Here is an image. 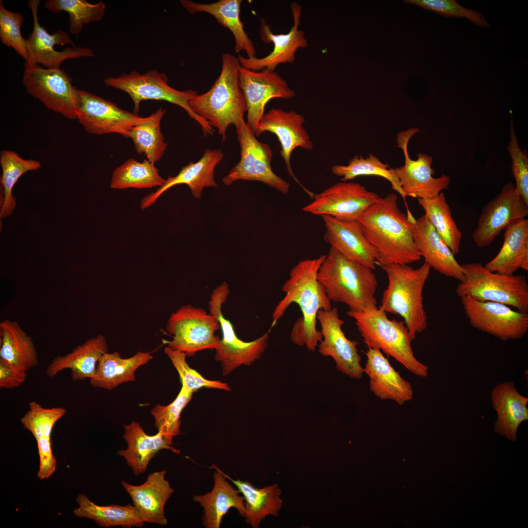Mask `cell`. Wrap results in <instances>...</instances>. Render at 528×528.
Masks as SVG:
<instances>
[{
  "label": "cell",
  "mask_w": 528,
  "mask_h": 528,
  "mask_svg": "<svg viewBox=\"0 0 528 528\" xmlns=\"http://www.w3.org/2000/svg\"><path fill=\"white\" fill-rule=\"evenodd\" d=\"M26 372L13 366L0 358V388L14 389L19 387L26 380Z\"/></svg>",
  "instance_id": "816d5d0a"
},
{
  "label": "cell",
  "mask_w": 528,
  "mask_h": 528,
  "mask_svg": "<svg viewBox=\"0 0 528 528\" xmlns=\"http://www.w3.org/2000/svg\"><path fill=\"white\" fill-rule=\"evenodd\" d=\"M491 399L497 413L495 432L515 441L518 427L528 419V398L518 392L513 381H508L495 386L491 393Z\"/></svg>",
  "instance_id": "f546056e"
},
{
  "label": "cell",
  "mask_w": 528,
  "mask_h": 528,
  "mask_svg": "<svg viewBox=\"0 0 528 528\" xmlns=\"http://www.w3.org/2000/svg\"><path fill=\"white\" fill-rule=\"evenodd\" d=\"M153 359L150 352H138L123 358L117 352H107L100 358L94 376L90 379L93 387L111 390L118 385L136 379L135 372Z\"/></svg>",
  "instance_id": "836d02e7"
},
{
  "label": "cell",
  "mask_w": 528,
  "mask_h": 528,
  "mask_svg": "<svg viewBox=\"0 0 528 528\" xmlns=\"http://www.w3.org/2000/svg\"><path fill=\"white\" fill-rule=\"evenodd\" d=\"M107 352L106 339L98 335L78 345L66 354L55 357L47 367L45 374L51 378L60 372L69 369L73 381L90 379L95 373L100 358Z\"/></svg>",
  "instance_id": "4dcf8cb0"
},
{
  "label": "cell",
  "mask_w": 528,
  "mask_h": 528,
  "mask_svg": "<svg viewBox=\"0 0 528 528\" xmlns=\"http://www.w3.org/2000/svg\"><path fill=\"white\" fill-rule=\"evenodd\" d=\"M331 170L334 175L341 177L342 181H347L363 176L382 177L390 182L393 189L399 194L405 201L406 196L402 190L394 168H390L388 163H383L372 154L366 158L355 155L349 161L347 165H334ZM405 204L408 209L406 201Z\"/></svg>",
  "instance_id": "b9f144b4"
},
{
  "label": "cell",
  "mask_w": 528,
  "mask_h": 528,
  "mask_svg": "<svg viewBox=\"0 0 528 528\" xmlns=\"http://www.w3.org/2000/svg\"><path fill=\"white\" fill-rule=\"evenodd\" d=\"M223 157L221 149L205 150L199 160L196 162H191L183 167L176 176H169L163 185L156 191L144 198L141 201V209L151 206L166 191L180 184L187 185L193 196L199 199L204 188L217 187L214 180L215 170Z\"/></svg>",
  "instance_id": "cb8c5ba5"
},
{
  "label": "cell",
  "mask_w": 528,
  "mask_h": 528,
  "mask_svg": "<svg viewBox=\"0 0 528 528\" xmlns=\"http://www.w3.org/2000/svg\"><path fill=\"white\" fill-rule=\"evenodd\" d=\"M0 358L26 372L38 364L32 338L16 321L5 319L0 323Z\"/></svg>",
  "instance_id": "d590c367"
},
{
  "label": "cell",
  "mask_w": 528,
  "mask_h": 528,
  "mask_svg": "<svg viewBox=\"0 0 528 528\" xmlns=\"http://www.w3.org/2000/svg\"><path fill=\"white\" fill-rule=\"evenodd\" d=\"M379 198L358 183L341 181L314 194L312 201L302 209L314 215L358 220Z\"/></svg>",
  "instance_id": "ac0fdd59"
},
{
  "label": "cell",
  "mask_w": 528,
  "mask_h": 528,
  "mask_svg": "<svg viewBox=\"0 0 528 528\" xmlns=\"http://www.w3.org/2000/svg\"><path fill=\"white\" fill-rule=\"evenodd\" d=\"M414 240L421 257L430 267L447 277L462 281L464 270L427 217L416 219Z\"/></svg>",
  "instance_id": "484cf974"
},
{
  "label": "cell",
  "mask_w": 528,
  "mask_h": 528,
  "mask_svg": "<svg viewBox=\"0 0 528 528\" xmlns=\"http://www.w3.org/2000/svg\"><path fill=\"white\" fill-rule=\"evenodd\" d=\"M404 1L444 16L466 18L482 27H487L490 25L481 13L465 8L453 0H405Z\"/></svg>",
  "instance_id": "c3c4849f"
},
{
  "label": "cell",
  "mask_w": 528,
  "mask_h": 528,
  "mask_svg": "<svg viewBox=\"0 0 528 528\" xmlns=\"http://www.w3.org/2000/svg\"><path fill=\"white\" fill-rule=\"evenodd\" d=\"M317 278L330 302L344 304L349 310L357 312L376 307L378 283L373 270L333 247L326 255Z\"/></svg>",
  "instance_id": "3957f363"
},
{
  "label": "cell",
  "mask_w": 528,
  "mask_h": 528,
  "mask_svg": "<svg viewBox=\"0 0 528 528\" xmlns=\"http://www.w3.org/2000/svg\"><path fill=\"white\" fill-rule=\"evenodd\" d=\"M291 8L294 23L290 31L286 34H274L266 21L261 19V39L265 43H272L274 45L273 50L268 55L261 58L256 57L245 58L239 55L238 59L241 66L253 71L263 69L274 71L280 64L294 62L297 50L308 46L305 33L299 29L301 16V6L296 2H292Z\"/></svg>",
  "instance_id": "7402d4cb"
},
{
  "label": "cell",
  "mask_w": 528,
  "mask_h": 528,
  "mask_svg": "<svg viewBox=\"0 0 528 528\" xmlns=\"http://www.w3.org/2000/svg\"><path fill=\"white\" fill-rule=\"evenodd\" d=\"M317 320L323 337L318 345L320 354L332 358L336 369L343 374L354 379L361 378L364 371L357 348L358 343L345 336L342 328L344 322L339 317L338 308L320 310Z\"/></svg>",
  "instance_id": "d6986e66"
},
{
  "label": "cell",
  "mask_w": 528,
  "mask_h": 528,
  "mask_svg": "<svg viewBox=\"0 0 528 528\" xmlns=\"http://www.w3.org/2000/svg\"><path fill=\"white\" fill-rule=\"evenodd\" d=\"M229 293L228 284L223 282L214 289L208 303L209 312L217 317L221 330L222 338L215 349V360L221 364L224 375L242 365H250L259 359L267 348L269 333L268 331L249 342L238 337L233 325L221 310Z\"/></svg>",
  "instance_id": "9c48e42d"
},
{
  "label": "cell",
  "mask_w": 528,
  "mask_h": 528,
  "mask_svg": "<svg viewBox=\"0 0 528 528\" xmlns=\"http://www.w3.org/2000/svg\"><path fill=\"white\" fill-rule=\"evenodd\" d=\"M66 413L63 407L45 408L33 401L29 403V409L21 418V422L37 440L50 437L54 425Z\"/></svg>",
  "instance_id": "f6af8a7d"
},
{
  "label": "cell",
  "mask_w": 528,
  "mask_h": 528,
  "mask_svg": "<svg viewBox=\"0 0 528 528\" xmlns=\"http://www.w3.org/2000/svg\"><path fill=\"white\" fill-rule=\"evenodd\" d=\"M363 368L369 378L370 390L382 400H392L399 405L411 400L413 391L409 382L403 378L378 349H369Z\"/></svg>",
  "instance_id": "4316f807"
},
{
  "label": "cell",
  "mask_w": 528,
  "mask_h": 528,
  "mask_svg": "<svg viewBox=\"0 0 528 528\" xmlns=\"http://www.w3.org/2000/svg\"><path fill=\"white\" fill-rule=\"evenodd\" d=\"M241 0H219L210 3L197 2L190 0H180L182 6L190 14L205 12L215 17L218 22L233 34L235 45L234 50L239 53L245 51L247 57H255L254 45L245 32L240 20Z\"/></svg>",
  "instance_id": "1f68e13d"
},
{
  "label": "cell",
  "mask_w": 528,
  "mask_h": 528,
  "mask_svg": "<svg viewBox=\"0 0 528 528\" xmlns=\"http://www.w3.org/2000/svg\"><path fill=\"white\" fill-rule=\"evenodd\" d=\"M239 80L247 107L246 123L254 133L269 101L273 98L288 99L295 96V91L274 71H253L241 66Z\"/></svg>",
  "instance_id": "ffe728a7"
},
{
  "label": "cell",
  "mask_w": 528,
  "mask_h": 528,
  "mask_svg": "<svg viewBox=\"0 0 528 528\" xmlns=\"http://www.w3.org/2000/svg\"><path fill=\"white\" fill-rule=\"evenodd\" d=\"M321 217L326 227L324 238L327 242L347 258L375 269L378 252L367 239L358 220Z\"/></svg>",
  "instance_id": "603a6c76"
},
{
  "label": "cell",
  "mask_w": 528,
  "mask_h": 528,
  "mask_svg": "<svg viewBox=\"0 0 528 528\" xmlns=\"http://www.w3.org/2000/svg\"><path fill=\"white\" fill-rule=\"evenodd\" d=\"M242 496L245 506V522L254 528L259 527L266 517L279 516L283 504L280 498L282 490L277 484L259 488L247 481L234 480L222 471Z\"/></svg>",
  "instance_id": "e575fe53"
},
{
  "label": "cell",
  "mask_w": 528,
  "mask_h": 528,
  "mask_svg": "<svg viewBox=\"0 0 528 528\" xmlns=\"http://www.w3.org/2000/svg\"><path fill=\"white\" fill-rule=\"evenodd\" d=\"M165 111V109L160 108L133 126L128 134V138L132 139L137 153L143 154L153 163L161 159L168 146L160 128Z\"/></svg>",
  "instance_id": "f35d334b"
},
{
  "label": "cell",
  "mask_w": 528,
  "mask_h": 528,
  "mask_svg": "<svg viewBox=\"0 0 528 528\" xmlns=\"http://www.w3.org/2000/svg\"><path fill=\"white\" fill-rule=\"evenodd\" d=\"M36 441L40 458L37 475L41 480L47 479L52 475L56 468V461L53 454L50 437H43Z\"/></svg>",
  "instance_id": "f907efd6"
},
{
  "label": "cell",
  "mask_w": 528,
  "mask_h": 528,
  "mask_svg": "<svg viewBox=\"0 0 528 528\" xmlns=\"http://www.w3.org/2000/svg\"><path fill=\"white\" fill-rule=\"evenodd\" d=\"M528 203L511 181L506 183L500 192L483 208L472 237L476 245L488 246L503 230L526 219Z\"/></svg>",
  "instance_id": "5bb4252c"
},
{
  "label": "cell",
  "mask_w": 528,
  "mask_h": 528,
  "mask_svg": "<svg viewBox=\"0 0 528 528\" xmlns=\"http://www.w3.org/2000/svg\"><path fill=\"white\" fill-rule=\"evenodd\" d=\"M23 22L22 14L8 10L0 1V39L1 43L13 48L24 60L27 59L26 39L21 34Z\"/></svg>",
  "instance_id": "7dc6e473"
},
{
  "label": "cell",
  "mask_w": 528,
  "mask_h": 528,
  "mask_svg": "<svg viewBox=\"0 0 528 528\" xmlns=\"http://www.w3.org/2000/svg\"><path fill=\"white\" fill-rule=\"evenodd\" d=\"M40 0H30L28 6L33 19L32 32L26 39L28 54L24 65H42L47 68H60L62 63L68 59L91 57L89 48L76 47L68 34L60 30L50 34L40 25L38 17Z\"/></svg>",
  "instance_id": "4fadbf2b"
},
{
  "label": "cell",
  "mask_w": 528,
  "mask_h": 528,
  "mask_svg": "<svg viewBox=\"0 0 528 528\" xmlns=\"http://www.w3.org/2000/svg\"><path fill=\"white\" fill-rule=\"evenodd\" d=\"M220 74L206 92L197 94L189 102L191 110L217 129L222 141L226 139L228 127H239L244 120L247 107L239 84L241 66L235 56L228 53L222 57Z\"/></svg>",
  "instance_id": "277c9868"
},
{
  "label": "cell",
  "mask_w": 528,
  "mask_h": 528,
  "mask_svg": "<svg viewBox=\"0 0 528 528\" xmlns=\"http://www.w3.org/2000/svg\"><path fill=\"white\" fill-rule=\"evenodd\" d=\"M0 164L2 169L0 201L1 219L10 215L15 209L16 199L12 191L20 177L26 172L39 169L41 164L36 160L24 159L16 152L6 150L0 152Z\"/></svg>",
  "instance_id": "74e56055"
},
{
  "label": "cell",
  "mask_w": 528,
  "mask_h": 528,
  "mask_svg": "<svg viewBox=\"0 0 528 528\" xmlns=\"http://www.w3.org/2000/svg\"><path fill=\"white\" fill-rule=\"evenodd\" d=\"M241 148V159L224 177V184L231 185L240 180L262 182L282 194L289 190L290 184L273 171V152L266 143L258 141L244 120L236 128Z\"/></svg>",
  "instance_id": "8fae6325"
},
{
  "label": "cell",
  "mask_w": 528,
  "mask_h": 528,
  "mask_svg": "<svg viewBox=\"0 0 528 528\" xmlns=\"http://www.w3.org/2000/svg\"><path fill=\"white\" fill-rule=\"evenodd\" d=\"M165 181L154 163L147 158L139 162L131 158L113 171L110 186L115 189L151 188L160 187Z\"/></svg>",
  "instance_id": "60d3db41"
},
{
  "label": "cell",
  "mask_w": 528,
  "mask_h": 528,
  "mask_svg": "<svg viewBox=\"0 0 528 528\" xmlns=\"http://www.w3.org/2000/svg\"><path fill=\"white\" fill-rule=\"evenodd\" d=\"M166 474L165 470L153 472L139 485L131 484L124 481L121 482L144 523L161 526L167 524L164 506L175 490L165 479Z\"/></svg>",
  "instance_id": "d4e9b609"
},
{
  "label": "cell",
  "mask_w": 528,
  "mask_h": 528,
  "mask_svg": "<svg viewBox=\"0 0 528 528\" xmlns=\"http://www.w3.org/2000/svg\"><path fill=\"white\" fill-rule=\"evenodd\" d=\"M76 500L78 507L73 510L74 515L91 519L100 527L130 528L144 525L137 509L130 504L126 506H99L83 494L78 495Z\"/></svg>",
  "instance_id": "8d00e7d4"
},
{
  "label": "cell",
  "mask_w": 528,
  "mask_h": 528,
  "mask_svg": "<svg viewBox=\"0 0 528 528\" xmlns=\"http://www.w3.org/2000/svg\"><path fill=\"white\" fill-rule=\"evenodd\" d=\"M397 200L394 193L379 197L358 219L378 252L376 265L381 267L391 264H408L421 259L414 240L416 219L402 213Z\"/></svg>",
  "instance_id": "7a4b0ae2"
},
{
  "label": "cell",
  "mask_w": 528,
  "mask_h": 528,
  "mask_svg": "<svg viewBox=\"0 0 528 528\" xmlns=\"http://www.w3.org/2000/svg\"><path fill=\"white\" fill-rule=\"evenodd\" d=\"M464 278L456 293L460 298L469 296L482 302H493L528 312V285L522 275H508L491 272L479 262L462 265Z\"/></svg>",
  "instance_id": "52a82bcc"
},
{
  "label": "cell",
  "mask_w": 528,
  "mask_h": 528,
  "mask_svg": "<svg viewBox=\"0 0 528 528\" xmlns=\"http://www.w3.org/2000/svg\"><path fill=\"white\" fill-rule=\"evenodd\" d=\"M76 112L77 120L88 133H114L126 138L132 128L145 119L109 100L80 89L77 90Z\"/></svg>",
  "instance_id": "2e32d148"
},
{
  "label": "cell",
  "mask_w": 528,
  "mask_h": 528,
  "mask_svg": "<svg viewBox=\"0 0 528 528\" xmlns=\"http://www.w3.org/2000/svg\"><path fill=\"white\" fill-rule=\"evenodd\" d=\"M381 268L386 273L388 284L379 308L386 313L400 316L413 340L428 326L422 293L431 267L424 262L417 268L395 264Z\"/></svg>",
  "instance_id": "5b68a950"
},
{
  "label": "cell",
  "mask_w": 528,
  "mask_h": 528,
  "mask_svg": "<svg viewBox=\"0 0 528 528\" xmlns=\"http://www.w3.org/2000/svg\"><path fill=\"white\" fill-rule=\"evenodd\" d=\"M123 427L124 434L122 436L127 447L118 451L117 454L124 458L136 476L145 472L150 462L160 450L166 449L180 454V450L174 448L173 442L160 432L149 435L139 423L135 421L123 424Z\"/></svg>",
  "instance_id": "f1b7e54d"
},
{
  "label": "cell",
  "mask_w": 528,
  "mask_h": 528,
  "mask_svg": "<svg viewBox=\"0 0 528 528\" xmlns=\"http://www.w3.org/2000/svg\"><path fill=\"white\" fill-rule=\"evenodd\" d=\"M419 131L417 128H409L397 134V146L404 153V164L394 168L395 172L406 196L418 199H428L439 195L447 189L450 182L448 176L434 177L432 168L433 157L425 154H418V158L411 159L408 145L410 139Z\"/></svg>",
  "instance_id": "e0dca14e"
},
{
  "label": "cell",
  "mask_w": 528,
  "mask_h": 528,
  "mask_svg": "<svg viewBox=\"0 0 528 528\" xmlns=\"http://www.w3.org/2000/svg\"><path fill=\"white\" fill-rule=\"evenodd\" d=\"M512 160L511 169L515 179V187L528 203V156L526 150L522 151L518 144L513 122L510 126V140L507 147Z\"/></svg>",
  "instance_id": "681fc988"
},
{
  "label": "cell",
  "mask_w": 528,
  "mask_h": 528,
  "mask_svg": "<svg viewBox=\"0 0 528 528\" xmlns=\"http://www.w3.org/2000/svg\"><path fill=\"white\" fill-rule=\"evenodd\" d=\"M325 257L326 255H322L317 258L302 260L293 267L282 287L285 296L272 313L271 327L283 317L289 306L292 303L297 304L302 316L293 324L290 339L295 345L305 346L312 352L323 338L321 331L316 327L317 313L321 309L330 310L332 308L317 278L318 270Z\"/></svg>",
  "instance_id": "6da1fadb"
},
{
  "label": "cell",
  "mask_w": 528,
  "mask_h": 528,
  "mask_svg": "<svg viewBox=\"0 0 528 528\" xmlns=\"http://www.w3.org/2000/svg\"><path fill=\"white\" fill-rule=\"evenodd\" d=\"M500 251L484 266L488 270L511 275L519 268L528 271V220L524 219L505 230Z\"/></svg>",
  "instance_id": "d6a6232c"
},
{
  "label": "cell",
  "mask_w": 528,
  "mask_h": 528,
  "mask_svg": "<svg viewBox=\"0 0 528 528\" xmlns=\"http://www.w3.org/2000/svg\"><path fill=\"white\" fill-rule=\"evenodd\" d=\"M347 314L355 321L369 349L382 351L418 376L428 375V367L414 355L413 340L403 321L389 319L386 313L377 307L359 312L349 310Z\"/></svg>",
  "instance_id": "8992f818"
},
{
  "label": "cell",
  "mask_w": 528,
  "mask_h": 528,
  "mask_svg": "<svg viewBox=\"0 0 528 528\" xmlns=\"http://www.w3.org/2000/svg\"><path fill=\"white\" fill-rule=\"evenodd\" d=\"M168 80L165 73L153 69L142 74L136 71L123 73L117 77H108L104 82L109 87L128 93L132 100L133 112L136 113L142 101H167L183 109L200 125L205 135H213L214 130L209 122L195 113L189 107V101L198 94L197 92L194 90H178L170 87Z\"/></svg>",
  "instance_id": "ba28073f"
},
{
  "label": "cell",
  "mask_w": 528,
  "mask_h": 528,
  "mask_svg": "<svg viewBox=\"0 0 528 528\" xmlns=\"http://www.w3.org/2000/svg\"><path fill=\"white\" fill-rule=\"evenodd\" d=\"M220 329L215 315L191 305L182 306L167 320L166 330L172 337L167 341L168 347L188 357L200 351L215 349L220 338L215 333Z\"/></svg>",
  "instance_id": "30bf717a"
},
{
  "label": "cell",
  "mask_w": 528,
  "mask_h": 528,
  "mask_svg": "<svg viewBox=\"0 0 528 528\" xmlns=\"http://www.w3.org/2000/svg\"><path fill=\"white\" fill-rule=\"evenodd\" d=\"M470 325L503 341L523 338L528 330V313L514 310L497 302L461 298Z\"/></svg>",
  "instance_id": "9a60e30c"
},
{
  "label": "cell",
  "mask_w": 528,
  "mask_h": 528,
  "mask_svg": "<svg viewBox=\"0 0 528 528\" xmlns=\"http://www.w3.org/2000/svg\"><path fill=\"white\" fill-rule=\"evenodd\" d=\"M210 467L215 470L212 490L204 494L194 495L193 500L203 508V527L219 528L224 516L231 508L236 509L244 518V501L238 489L227 481L220 469L214 464Z\"/></svg>",
  "instance_id": "83f0119b"
},
{
  "label": "cell",
  "mask_w": 528,
  "mask_h": 528,
  "mask_svg": "<svg viewBox=\"0 0 528 528\" xmlns=\"http://www.w3.org/2000/svg\"><path fill=\"white\" fill-rule=\"evenodd\" d=\"M418 202L438 234L454 255L460 250L462 233L454 220L445 195L441 192L428 199L418 198Z\"/></svg>",
  "instance_id": "ab89813d"
},
{
  "label": "cell",
  "mask_w": 528,
  "mask_h": 528,
  "mask_svg": "<svg viewBox=\"0 0 528 528\" xmlns=\"http://www.w3.org/2000/svg\"><path fill=\"white\" fill-rule=\"evenodd\" d=\"M44 6L53 13H68L69 30L73 35L78 34L85 24L102 20L106 7L102 0L91 4L85 0H47Z\"/></svg>",
  "instance_id": "7bdbcfd3"
},
{
  "label": "cell",
  "mask_w": 528,
  "mask_h": 528,
  "mask_svg": "<svg viewBox=\"0 0 528 528\" xmlns=\"http://www.w3.org/2000/svg\"><path fill=\"white\" fill-rule=\"evenodd\" d=\"M22 84L27 93L49 110L70 120H77L78 89L72 79L61 68H43L38 65H24Z\"/></svg>",
  "instance_id": "7c38bea8"
},
{
  "label": "cell",
  "mask_w": 528,
  "mask_h": 528,
  "mask_svg": "<svg viewBox=\"0 0 528 528\" xmlns=\"http://www.w3.org/2000/svg\"><path fill=\"white\" fill-rule=\"evenodd\" d=\"M193 392L182 385L175 399L167 405L157 404L152 410L155 426L169 440L180 434V415L184 408L191 401Z\"/></svg>",
  "instance_id": "ee69618b"
},
{
  "label": "cell",
  "mask_w": 528,
  "mask_h": 528,
  "mask_svg": "<svg viewBox=\"0 0 528 528\" xmlns=\"http://www.w3.org/2000/svg\"><path fill=\"white\" fill-rule=\"evenodd\" d=\"M305 121L304 116L294 110L285 111L280 108H273L264 114L257 127L255 135L257 137L268 132L276 135L281 146L280 154L289 175L312 198L314 194L298 180L290 164L291 154L295 148L300 147L308 151L313 149V143L303 126Z\"/></svg>",
  "instance_id": "44dd1931"
},
{
  "label": "cell",
  "mask_w": 528,
  "mask_h": 528,
  "mask_svg": "<svg viewBox=\"0 0 528 528\" xmlns=\"http://www.w3.org/2000/svg\"><path fill=\"white\" fill-rule=\"evenodd\" d=\"M165 353L168 356L177 370L182 386L194 393L202 388H213L229 391L227 383L218 380H210L204 378L199 373L191 368L186 361V354L165 347Z\"/></svg>",
  "instance_id": "bcb514c9"
}]
</instances>
